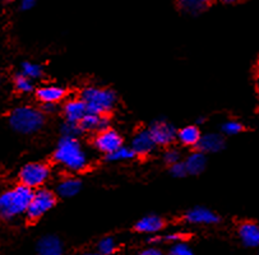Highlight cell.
Listing matches in <instances>:
<instances>
[{
    "instance_id": "cell-1",
    "label": "cell",
    "mask_w": 259,
    "mask_h": 255,
    "mask_svg": "<svg viewBox=\"0 0 259 255\" xmlns=\"http://www.w3.org/2000/svg\"><path fill=\"white\" fill-rule=\"evenodd\" d=\"M53 158L70 173H82L89 167V154L78 138L62 137L54 151Z\"/></svg>"
},
{
    "instance_id": "cell-2",
    "label": "cell",
    "mask_w": 259,
    "mask_h": 255,
    "mask_svg": "<svg viewBox=\"0 0 259 255\" xmlns=\"http://www.w3.org/2000/svg\"><path fill=\"white\" fill-rule=\"evenodd\" d=\"M33 190L23 185H17L0 194V218L13 221L26 215L32 199Z\"/></svg>"
},
{
    "instance_id": "cell-3",
    "label": "cell",
    "mask_w": 259,
    "mask_h": 255,
    "mask_svg": "<svg viewBox=\"0 0 259 255\" xmlns=\"http://www.w3.org/2000/svg\"><path fill=\"white\" fill-rule=\"evenodd\" d=\"M45 114L33 106H18L9 115V125L14 132L23 136H31L42 129Z\"/></svg>"
},
{
    "instance_id": "cell-4",
    "label": "cell",
    "mask_w": 259,
    "mask_h": 255,
    "mask_svg": "<svg viewBox=\"0 0 259 255\" xmlns=\"http://www.w3.org/2000/svg\"><path fill=\"white\" fill-rule=\"evenodd\" d=\"M79 99L84 102L87 112L90 114L107 115L116 106L118 95L110 88L85 87Z\"/></svg>"
},
{
    "instance_id": "cell-5",
    "label": "cell",
    "mask_w": 259,
    "mask_h": 255,
    "mask_svg": "<svg viewBox=\"0 0 259 255\" xmlns=\"http://www.w3.org/2000/svg\"><path fill=\"white\" fill-rule=\"evenodd\" d=\"M50 166L44 162H28L21 167L18 173L19 184L31 190L44 188L50 179Z\"/></svg>"
},
{
    "instance_id": "cell-6",
    "label": "cell",
    "mask_w": 259,
    "mask_h": 255,
    "mask_svg": "<svg viewBox=\"0 0 259 255\" xmlns=\"http://www.w3.org/2000/svg\"><path fill=\"white\" fill-rule=\"evenodd\" d=\"M58 197L53 190L48 188H40L33 190L32 199L27 208L26 217L31 222L41 220L48 212H50L56 205Z\"/></svg>"
},
{
    "instance_id": "cell-7",
    "label": "cell",
    "mask_w": 259,
    "mask_h": 255,
    "mask_svg": "<svg viewBox=\"0 0 259 255\" xmlns=\"http://www.w3.org/2000/svg\"><path fill=\"white\" fill-rule=\"evenodd\" d=\"M147 131L156 147H168L177 141L178 129L166 119L153 120Z\"/></svg>"
},
{
    "instance_id": "cell-8",
    "label": "cell",
    "mask_w": 259,
    "mask_h": 255,
    "mask_svg": "<svg viewBox=\"0 0 259 255\" xmlns=\"http://www.w3.org/2000/svg\"><path fill=\"white\" fill-rule=\"evenodd\" d=\"M124 146V139L118 132L110 128L105 132H100L96 134L94 139V147L101 153L107 154L112 153L118 148Z\"/></svg>"
},
{
    "instance_id": "cell-9",
    "label": "cell",
    "mask_w": 259,
    "mask_h": 255,
    "mask_svg": "<svg viewBox=\"0 0 259 255\" xmlns=\"http://www.w3.org/2000/svg\"><path fill=\"white\" fill-rule=\"evenodd\" d=\"M185 222L190 225H200V226H208V225H216L221 221L220 216L206 207H194L188 210L184 216Z\"/></svg>"
},
{
    "instance_id": "cell-10",
    "label": "cell",
    "mask_w": 259,
    "mask_h": 255,
    "mask_svg": "<svg viewBox=\"0 0 259 255\" xmlns=\"http://www.w3.org/2000/svg\"><path fill=\"white\" fill-rule=\"evenodd\" d=\"M36 97L42 105H56L67 97V90L56 84L42 86L36 90Z\"/></svg>"
},
{
    "instance_id": "cell-11",
    "label": "cell",
    "mask_w": 259,
    "mask_h": 255,
    "mask_svg": "<svg viewBox=\"0 0 259 255\" xmlns=\"http://www.w3.org/2000/svg\"><path fill=\"white\" fill-rule=\"evenodd\" d=\"M129 147H131L136 156L141 157L148 156L156 149V144L153 143L147 129H141V131L137 132Z\"/></svg>"
},
{
    "instance_id": "cell-12",
    "label": "cell",
    "mask_w": 259,
    "mask_h": 255,
    "mask_svg": "<svg viewBox=\"0 0 259 255\" xmlns=\"http://www.w3.org/2000/svg\"><path fill=\"white\" fill-rule=\"evenodd\" d=\"M226 146V142L222 134L219 133H207L200 137L197 144V151L202 152L207 156L208 153H219Z\"/></svg>"
},
{
    "instance_id": "cell-13",
    "label": "cell",
    "mask_w": 259,
    "mask_h": 255,
    "mask_svg": "<svg viewBox=\"0 0 259 255\" xmlns=\"http://www.w3.org/2000/svg\"><path fill=\"white\" fill-rule=\"evenodd\" d=\"M36 252L37 255H63L64 245L60 237L55 235H45L37 241Z\"/></svg>"
},
{
    "instance_id": "cell-14",
    "label": "cell",
    "mask_w": 259,
    "mask_h": 255,
    "mask_svg": "<svg viewBox=\"0 0 259 255\" xmlns=\"http://www.w3.org/2000/svg\"><path fill=\"white\" fill-rule=\"evenodd\" d=\"M165 227V220L157 215H148L138 220L134 225V230L139 234L157 235Z\"/></svg>"
},
{
    "instance_id": "cell-15",
    "label": "cell",
    "mask_w": 259,
    "mask_h": 255,
    "mask_svg": "<svg viewBox=\"0 0 259 255\" xmlns=\"http://www.w3.org/2000/svg\"><path fill=\"white\" fill-rule=\"evenodd\" d=\"M63 114H64L65 121L79 124L80 120L87 114V107L79 97H75L65 102L63 106Z\"/></svg>"
},
{
    "instance_id": "cell-16",
    "label": "cell",
    "mask_w": 259,
    "mask_h": 255,
    "mask_svg": "<svg viewBox=\"0 0 259 255\" xmlns=\"http://www.w3.org/2000/svg\"><path fill=\"white\" fill-rule=\"evenodd\" d=\"M239 237L246 247H258L259 226L255 222H243L238 229Z\"/></svg>"
},
{
    "instance_id": "cell-17",
    "label": "cell",
    "mask_w": 259,
    "mask_h": 255,
    "mask_svg": "<svg viewBox=\"0 0 259 255\" xmlns=\"http://www.w3.org/2000/svg\"><path fill=\"white\" fill-rule=\"evenodd\" d=\"M56 197L59 195L62 198H73L82 190V181L77 178H65L60 180L56 185Z\"/></svg>"
},
{
    "instance_id": "cell-18",
    "label": "cell",
    "mask_w": 259,
    "mask_h": 255,
    "mask_svg": "<svg viewBox=\"0 0 259 255\" xmlns=\"http://www.w3.org/2000/svg\"><path fill=\"white\" fill-rule=\"evenodd\" d=\"M185 168L188 175H199L207 167V156L199 151H194L185 158Z\"/></svg>"
},
{
    "instance_id": "cell-19",
    "label": "cell",
    "mask_w": 259,
    "mask_h": 255,
    "mask_svg": "<svg viewBox=\"0 0 259 255\" xmlns=\"http://www.w3.org/2000/svg\"><path fill=\"white\" fill-rule=\"evenodd\" d=\"M202 133L198 125H187L177 132V141L185 147H197Z\"/></svg>"
},
{
    "instance_id": "cell-20",
    "label": "cell",
    "mask_w": 259,
    "mask_h": 255,
    "mask_svg": "<svg viewBox=\"0 0 259 255\" xmlns=\"http://www.w3.org/2000/svg\"><path fill=\"white\" fill-rule=\"evenodd\" d=\"M179 7L183 9V12L190 16H198L206 11L208 4L203 0H182L179 2Z\"/></svg>"
},
{
    "instance_id": "cell-21",
    "label": "cell",
    "mask_w": 259,
    "mask_h": 255,
    "mask_svg": "<svg viewBox=\"0 0 259 255\" xmlns=\"http://www.w3.org/2000/svg\"><path fill=\"white\" fill-rule=\"evenodd\" d=\"M21 74L28 79H38L42 77L44 68L41 64L33 63V61H23L21 64Z\"/></svg>"
},
{
    "instance_id": "cell-22",
    "label": "cell",
    "mask_w": 259,
    "mask_h": 255,
    "mask_svg": "<svg viewBox=\"0 0 259 255\" xmlns=\"http://www.w3.org/2000/svg\"><path fill=\"white\" fill-rule=\"evenodd\" d=\"M136 157L134 152L129 146H121L112 153L107 154L106 159L110 162H123V161H131Z\"/></svg>"
},
{
    "instance_id": "cell-23",
    "label": "cell",
    "mask_w": 259,
    "mask_h": 255,
    "mask_svg": "<svg viewBox=\"0 0 259 255\" xmlns=\"http://www.w3.org/2000/svg\"><path fill=\"white\" fill-rule=\"evenodd\" d=\"M100 116H101V115H95L87 112V114L84 115V117L79 121V126L82 133H92V132L99 131Z\"/></svg>"
},
{
    "instance_id": "cell-24",
    "label": "cell",
    "mask_w": 259,
    "mask_h": 255,
    "mask_svg": "<svg viewBox=\"0 0 259 255\" xmlns=\"http://www.w3.org/2000/svg\"><path fill=\"white\" fill-rule=\"evenodd\" d=\"M116 240L111 236H106L101 239L97 244V252L100 255H112L116 251Z\"/></svg>"
},
{
    "instance_id": "cell-25",
    "label": "cell",
    "mask_w": 259,
    "mask_h": 255,
    "mask_svg": "<svg viewBox=\"0 0 259 255\" xmlns=\"http://www.w3.org/2000/svg\"><path fill=\"white\" fill-rule=\"evenodd\" d=\"M14 87L21 93H31L33 91V83L32 80L18 73L14 77Z\"/></svg>"
},
{
    "instance_id": "cell-26",
    "label": "cell",
    "mask_w": 259,
    "mask_h": 255,
    "mask_svg": "<svg viewBox=\"0 0 259 255\" xmlns=\"http://www.w3.org/2000/svg\"><path fill=\"white\" fill-rule=\"evenodd\" d=\"M221 131L226 136H238L244 131V125L238 120H227L222 124Z\"/></svg>"
},
{
    "instance_id": "cell-27",
    "label": "cell",
    "mask_w": 259,
    "mask_h": 255,
    "mask_svg": "<svg viewBox=\"0 0 259 255\" xmlns=\"http://www.w3.org/2000/svg\"><path fill=\"white\" fill-rule=\"evenodd\" d=\"M60 132H62V137H69V138H78L82 134L79 124L69 121L63 122L60 126Z\"/></svg>"
},
{
    "instance_id": "cell-28",
    "label": "cell",
    "mask_w": 259,
    "mask_h": 255,
    "mask_svg": "<svg viewBox=\"0 0 259 255\" xmlns=\"http://www.w3.org/2000/svg\"><path fill=\"white\" fill-rule=\"evenodd\" d=\"M167 255H195L192 247L184 241L177 242V244L171 245Z\"/></svg>"
},
{
    "instance_id": "cell-29",
    "label": "cell",
    "mask_w": 259,
    "mask_h": 255,
    "mask_svg": "<svg viewBox=\"0 0 259 255\" xmlns=\"http://www.w3.org/2000/svg\"><path fill=\"white\" fill-rule=\"evenodd\" d=\"M163 161H165V163H167L168 166L174 165V163L182 161V153H180L179 149L177 148L166 149L165 153H163Z\"/></svg>"
},
{
    "instance_id": "cell-30",
    "label": "cell",
    "mask_w": 259,
    "mask_h": 255,
    "mask_svg": "<svg viewBox=\"0 0 259 255\" xmlns=\"http://www.w3.org/2000/svg\"><path fill=\"white\" fill-rule=\"evenodd\" d=\"M170 175L174 176L175 179H183L184 176L188 175L187 168H185L184 161H179V162L174 163L170 166Z\"/></svg>"
},
{
    "instance_id": "cell-31",
    "label": "cell",
    "mask_w": 259,
    "mask_h": 255,
    "mask_svg": "<svg viewBox=\"0 0 259 255\" xmlns=\"http://www.w3.org/2000/svg\"><path fill=\"white\" fill-rule=\"evenodd\" d=\"M162 237V241L166 242H172V244H177V242H180L184 240V235L179 231H175V232H168V234L163 235Z\"/></svg>"
},
{
    "instance_id": "cell-32",
    "label": "cell",
    "mask_w": 259,
    "mask_h": 255,
    "mask_svg": "<svg viewBox=\"0 0 259 255\" xmlns=\"http://www.w3.org/2000/svg\"><path fill=\"white\" fill-rule=\"evenodd\" d=\"M110 128H111V120H110L109 115H101V116H100L99 131H97V133L107 131V129H110Z\"/></svg>"
},
{
    "instance_id": "cell-33",
    "label": "cell",
    "mask_w": 259,
    "mask_h": 255,
    "mask_svg": "<svg viewBox=\"0 0 259 255\" xmlns=\"http://www.w3.org/2000/svg\"><path fill=\"white\" fill-rule=\"evenodd\" d=\"M138 255H166L160 247H156V246H151L147 247V249L142 250Z\"/></svg>"
},
{
    "instance_id": "cell-34",
    "label": "cell",
    "mask_w": 259,
    "mask_h": 255,
    "mask_svg": "<svg viewBox=\"0 0 259 255\" xmlns=\"http://www.w3.org/2000/svg\"><path fill=\"white\" fill-rule=\"evenodd\" d=\"M35 6H36L35 0H22L21 6H19V9L23 12H27V11H31V9H32Z\"/></svg>"
},
{
    "instance_id": "cell-35",
    "label": "cell",
    "mask_w": 259,
    "mask_h": 255,
    "mask_svg": "<svg viewBox=\"0 0 259 255\" xmlns=\"http://www.w3.org/2000/svg\"><path fill=\"white\" fill-rule=\"evenodd\" d=\"M56 110V106L55 105H44L42 106V109H41V111L42 112H49V114H50V112H54Z\"/></svg>"
},
{
    "instance_id": "cell-36",
    "label": "cell",
    "mask_w": 259,
    "mask_h": 255,
    "mask_svg": "<svg viewBox=\"0 0 259 255\" xmlns=\"http://www.w3.org/2000/svg\"><path fill=\"white\" fill-rule=\"evenodd\" d=\"M204 121H206V119H203V117H200V119H198L197 124H203Z\"/></svg>"
},
{
    "instance_id": "cell-37",
    "label": "cell",
    "mask_w": 259,
    "mask_h": 255,
    "mask_svg": "<svg viewBox=\"0 0 259 255\" xmlns=\"http://www.w3.org/2000/svg\"><path fill=\"white\" fill-rule=\"evenodd\" d=\"M82 255H100L99 252H84V254H82Z\"/></svg>"
}]
</instances>
